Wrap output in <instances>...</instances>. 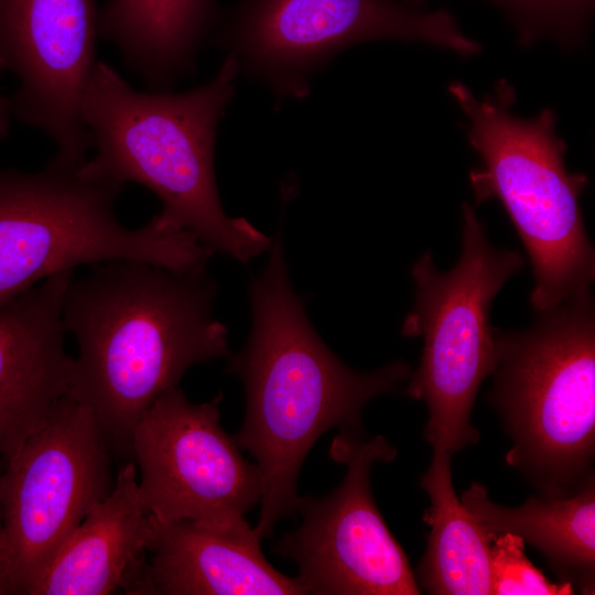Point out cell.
<instances>
[{
    "mask_svg": "<svg viewBox=\"0 0 595 595\" xmlns=\"http://www.w3.org/2000/svg\"><path fill=\"white\" fill-rule=\"evenodd\" d=\"M570 583H553L524 554L523 540L511 533L495 537L490 549V594L566 595Z\"/></svg>",
    "mask_w": 595,
    "mask_h": 595,
    "instance_id": "obj_20",
    "label": "cell"
},
{
    "mask_svg": "<svg viewBox=\"0 0 595 595\" xmlns=\"http://www.w3.org/2000/svg\"><path fill=\"white\" fill-rule=\"evenodd\" d=\"M329 454L346 465L343 482L323 497H298L302 522L272 551L298 565V578L315 595H419L409 559L381 517L370 485L376 462L396 458L383 436L342 429Z\"/></svg>",
    "mask_w": 595,
    "mask_h": 595,
    "instance_id": "obj_10",
    "label": "cell"
},
{
    "mask_svg": "<svg viewBox=\"0 0 595 595\" xmlns=\"http://www.w3.org/2000/svg\"><path fill=\"white\" fill-rule=\"evenodd\" d=\"M268 251L249 289L250 336L226 369L245 386L246 415L234 437L260 470L253 528L260 539L295 512L299 473L317 439L333 428L361 429L366 403L394 392L412 374L403 360L366 372L345 365L315 332L291 286L281 235Z\"/></svg>",
    "mask_w": 595,
    "mask_h": 595,
    "instance_id": "obj_2",
    "label": "cell"
},
{
    "mask_svg": "<svg viewBox=\"0 0 595 595\" xmlns=\"http://www.w3.org/2000/svg\"><path fill=\"white\" fill-rule=\"evenodd\" d=\"M98 0H0V60L19 83L11 112L48 136L66 167L91 148L80 107L98 62Z\"/></svg>",
    "mask_w": 595,
    "mask_h": 595,
    "instance_id": "obj_12",
    "label": "cell"
},
{
    "mask_svg": "<svg viewBox=\"0 0 595 595\" xmlns=\"http://www.w3.org/2000/svg\"><path fill=\"white\" fill-rule=\"evenodd\" d=\"M374 40L423 42L463 57L482 50L446 9L423 11L398 0H237L213 35L279 98L305 96L337 53Z\"/></svg>",
    "mask_w": 595,
    "mask_h": 595,
    "instance_id": "obj_8",
    "label": "cell"
},
{
    "mask_svg": "<svg viewBox=\"0 0 595 595\" xmlns=\"http://www.w3.org/2000/svg\"><path fill=\"white\" fill-rule=\"evenodd\" d=\"M153 520L132 461L48 563L30 595H106L121 589L147 555Z\"/></svg>",
    "mask_w": 595,
    "mask_h": 595,
    "instance_id": "obj_15",
    "label": "cell"
},
{
    "mask_svg": "<svg viewBox=\"0 0 595 595\" xmlns=\"http://www.w3.org/2000/svg\"><path fill=\"white\" fill-rule=\"evenodd\" d=\"M111 463L97 419L64 397L0 476L2 594L30 595L62 545L111 491Z\"/></svg>",
    "mask_w": 595,
    "mask_h": 595,
    "instance_id": "obj_9",
    "label": "cell"
},
{
    "mask_svg": "<svg viewBox=\"0 0 595 595\" xmlns=\"http://www.w3.org/2000/svg\"><path fill=\"white\" fill-rule=\"evenodd\" d=\"M50 161L35 172L0 169V302L80 264L132 259L176 271L206 264L213 250L154 217L129 229L116 214L121 184Z\"/></svg>",
    "mask_w": 595,
    "mask_h": 595,
    "instance_id": "obj_6",
    "label": "cell"
},
{
    "mask_svg": "<svg viewBox=\"0 0 595 595\" xmlns=\"http://www.w3.org/2000/svg\"><path fill=\"white\" fill-rule=\"evenodd\" d=\"M75 270L0 302V467L68 394L62 304Z\"/></svg>",
    "mask_w": 595,
    "mask_h": 595,
    "instance_id": "obj_13",
    "label": "cell"
},
{
    "mask_svg": "<svg viewBox=\"0 0 595 595\" xmlns=\"http://www.w3.org/2000/svg\"><path fill=\"white\" fill-rule=\"evenodd\" d=\"M451 456L446 451H434L420 480L430 498L422 519L431 530L414 577L420 589L430 594L489 595L490 549L496 536L458 499Z\"/></svg>",
    "mask_w": 595,
    "mask_h": 595,
    "instance_id": "obj_18",
    "label": "cell"
},
{
    "mask_svg": "<svg viewBox=\"0 0 595 595\" xmlns=\"http://www.w3.org/2000/svg\"><path fill=\"white\" fill-rule=\"evenodd\" d=\"M594 480L588 479L573 495L532 496L518 507L493 501L484 485L473 483L461 501L486 530L520 537L543 554L561 582L576 585L583 594H594Z\"/></svg>",
    "mask_w": 595,
    "mask_h": 595,
    "instance_id": "obj_17",
    "label": "cell"
},
{
    "mask_svg": "<svg viewBox=\"0 0 595 595\" xmlns=\"http://www.w3.org/2000/svg\"><path fill=\"white\" fill-rule=\"evenodd\" d=\"M487 398L512 445L506 454L540 495L561 498L594 477L595 307L591 290L538 313L526 329H495Z\"/></svg>",
    "mask_w": 595,
    "mask_h": 595,
    "instance_id": "obj_5",
    "label": "cell"
},
{
    "mask_svg": "<svg viewBox=\"0 0 595 595\" xmlns=\"http://www.w3.org/2000/svg\"><path fill=\"white\" fill-rule=\"evenodd\" d=\"M420 8L429 0H402ZM513 24L521 45L550 37L565 47L580 44L588 30L595 0H488Z\"/></svg>",
    "mask_w": 595,
    "mask_h": 595,
    "instance_id": "obj_19",
    "label": "cell"
},
{
    "mask_svg": "<svg viewBox=\"0 0 595 595\" xmlns=\"http://www.w3.org/2000/svg\"><path fill=\"white\" fill-rule=\"evenodd\" d=\"M462 215L456 264L440 271L430 251L413 263L414 304L401 331L405 337L423 338L407 394L428 405L423 435L433 450L451 454L479 439L470 416L477 392L496 365L491 303L524 264L518 251L490 244L472 204H463Z\"/></svg>",
    "mask_w": 595,
    "mask_h": 595,
    "instance_id": "obj_7",
    "label": "cell"
},
{
    "mask_svg": "<svg viewBox=\"0 0 595 595\" xmlns=\"http://www.w3.org/2000/svg\"><path fill=\"white\" fill-rule=\"evenodd\" d=\"M239 71L227 54L204 85L177 94L141 91L98 61L80 107L95 155L78 170L89 178L149 188L162 203L154 216L161 228L193 232L213 252L247 263L273 239L226 215L214 171L218 122Z\"/></svg>",
    "mask_w": 595,
    "mask_h": 595,
    "instance_id": "obj_3",
    "label": "cell"
},
{
    "mask_svg": "<svg viewBox=\"0 0 595 595\" xmlns=\"http://www.w3.org/2000/svg\"><path fill=\"white\" fill-rule=\"evenodd\" d=\"M4 71L0 60V74ZM11 102L10 98L0 93V139H6L10 134Z\"/></svg>",
    "mask_w": 595,
    "mask_h": 595,
    "instance_id": "obj_21",
    "label": "cell"
},
{
    "mask_svg": "<svg viewBox=\"0 0 595 595\" xmlns=\"http://www.w3.org/2000/svg\"><path fill=\"white\" fill-rule=\"evenodd\" d=\"M205 269L109 260L66 288L63 327L78 347L68 394L97 419L112 455L131 458L140 419L192 366L230 356Z\"/></svg>",
    "mask_w": 595,
    "mask_h": 595,
    "instance_id": "obj_1",
    "label": "cell"
},
{
    "mask_svg": "<svg viewBox=\"0 0 595 595\" xmlns=\"http://www.w3.org/2000/svg\"><path fill=\"white\" fill-rule=\"evenodd\" d=\"M448 93L468 119L467 141L482 161L468 175L476 203L502 205L530 259L533 310L589 291L595 251L580 205L588 178L567 170L554 111L516 116V90L506 79L482 98L462 82L451 83Z\"/></svg>",
    "mask_w": 595,
    "mask_h": 595,
    "instance_id": "obj_4",
    "label": "cell"
},
{
    "mask_svg": "<svg viewBox=\"0 0 595 595\" xmlns=\"http://www.w3.org/2000/svg\"><path fill=\"white\" fill-rule=\"evenodd\" d=\"M149 556L122 589L145 595L307 594L301 581L277 571L253 528L223 530L192 520L152 517Z\"/></svg>",
    "mask_w": 595,
    "mask_h": 595,
    "instance_id": "obj_14",
    "label": "cell"
},
{
    "mask_svg": "<svg viewBox=\"0 0 595 595\" xmlns=\"http://www.w3.org/2000/svg\"><path fill=\"white\" fill-rule=\"evenodd\" d=\"M220 18L217 0H107L98 34L149 88L163 90L193 67Z\"/></svg>",
    "mask_w": 595,
    "mask_h": 595,
    "instance_id": "obj_16",
    "label": "cell"
},
{
    "mask_svg": "<svg viewBox=\"0 0 595 595\" xmlns=\"http://www.w3.org/2000/svg\"><path fill=\"white\" fill-rule=\"evenodd\" d=\"M3 468L0 467V476ZM2 541H3V527H2V517H1V508H0V595L2 594V585H1V554H2Z\"/></svg>",
    "mask_w": 595,
    "mask_h": 595,
    "instance_id": "obj_22",
    "label": "cell"
},
{
    "mask_svg": "<svg viewBox=\"0 0 595 595\" xmlns=\"http://www.w3.org/2000/svg\"><path fill=\"white\" fill-rule=\"evenodd\" d=\"M221 398L193 403L175 387L136 426L131 458L143 505L156 520H192L223 530L250 527L245 515L260 502L261 475L223 429Z\"/></svg>",
    "mask_w": 595,
    "mask_h": 595,
    "instance_id": "obj_11",
    "label": "cell"
}]
</instances>
